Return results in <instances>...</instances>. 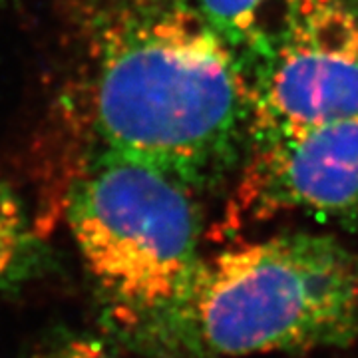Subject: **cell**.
I'll use <instances>...</instances> for the list:
<instances>
[{
    "instance_id": "3957f363",
    "label": "cell",
    "mask_w": 358,
    "mask_h": 358,
    "mask_svg": "<svg viewBox=\"0 0 358 358\" xmlns=\"http://www.w3.org/2000/svg\"><path fill=\"white\" fill-rule=\"evenodd\" d=\"M358 336V255L331 235L281 233L205 261L185 343L209 357L307 352Z\"/></svg>"
},
{
    "instance_id": "9c48e42d",
    "label": "cell",
    "mask_w": 358,
    "mask_h": 358,
    "mask_svg": "<svg viewBox=\"0 0 358 358\" xmlns=\"http://www.w3.org/2000/svg\"><path fill=\"white\" fill-rule=\"evenodd\" d=\"M128 4H143V2H150V0H124Z\"/></svg>"
},
{
    "instance_id": "ba28073f",
    "label": "cell",
    "mask_w": 358,
    "mask_h": 358,
    "mask_svg": "<svg viewBox=\"0 0 358 358\" xmlns=\"http://www.w3.org/2000/svg\"><path fill=\"white\" fill-rule=\"evenodd\" d=\"M38 358H110L102 348L96 345H84V343H72L62 348H56L50 355H44Z\"/></svg>"
},
{
    "instance_id": "277c9868",
    "label": "cell",
    "mask_w": 358,
    "mask_h": 358,
    "mask_svg": "<svg viewBox=\"0 0 358 358\" xmlns=\"http://www.w3.org/2000/svg\"><path fill=\"white\" fill-rule=\"evenodd\" d=\"M251 90V140L358 117L357 8L348 0H299Z\"/></svg>"
},
{
    "instance_id": "30bf717a",
    "label": "cell",
    "mask_w": 358,
    "mask_h": 358,
    "mask_svg": "<svg viewBox=\"0 0 358 358\" xmlns=\"http://www.w3.org/2000/svg\"><path fill=\"white\" fill-rule=\"evenodd\" d=\"M352 6L357 8V13H358V0H352Z\"/></svg>"
},
{
    "instance_id": "8992f818",
    "label": "cell",
    "mask_w": 358,
    "mask_h": 358,
    "mask_svg": "<svg viewBox=\"0 0 358 358\" xmlns=\"http://www.w3.org/2000/svg\"><path fill=\"white\" fill-rule=\"evenodd\" d=\"M299 0H195V10L241 62L263 60Z\"/></svg>"
},
{
    "instance_id": "6da1fadb",
    "label": "cell",
    "mask_w": 358,
    "mask_h": 358,
    "mask_svg": "<svg viewBox=\"0 0 358 358\" xmlns=\"http://www.w3.org/2000/svg\"><path fill=\"white\" fill-rule=\"evenodd\" d=\"M92 112L102 148L195 189L251 140L253 90L241 58L195 6L150 0L124 6L103 28Z\"/></svg>"
},
{
    "instance_id": "7a4b0ae2",
    "label": "cell",
    "mask_w": 358,
    "mask_h": 358,
    "mask_svg": "<svg viewBox=\"0 0 358 358\" xmlns=\"http://www.w3.org/2000/svg\"><path fill=\"white\" fill-rule=\"evenodd\" d=\"M66 219L115 327L141 343H185L205 267L192 185L100 145L68 192Z\"/></svg>"
},
{
    "instance_id": "5b68a950",
    "label": "cell",
    "mask_w": 358,
    "mask_h": 358,
    "mask_svg": "<svg viewBox=\"0 0 358 358\" xmlns=\"http://www.w3.org/2000/svg\"><path fill=\"white\" fill-rule=\"evenodd\" d=\"M285 213L358 223V117L251 140L227 225L239 229Z\"/></svg>"
},
{
    "instance_id": "52a82bcc",
    "label": "cell",
    "mask_w": 358,
    "mask_h": 358,
    "mask_svg": "<svg viewBox=\"0 0 358 358\" xmlns=\"http://www.w3.org/2000/svg\"><path fill=\"white\" fill-rule=\"evenodd\" d=\"M36 261V237L18 195L0 178V289L18 282Z\"/></svg>"
}]
</instances>
